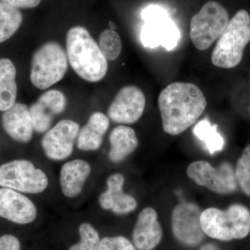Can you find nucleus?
Here are the masks:
<instances>
[{"mask_svg":"<svg viewBox=\"0 0 250 250\" xmlns=\"http://www.w3.org/2000/svg\"><path fill=\"white\" fill-rule=\"evenodd\" d=\"M66 52L72 68L83 80L97 82L106 76L107 60L85 27L76 26L67 31Z\"/></svg>","mask_w":250,"mask_h":250,"instance_id":"nucleus-2","label":"nucleus"},{"mask_svg":"<svg viewBox=\"0 0 250 250\" xmlns=\"http://www.w3.org/2000/svg\"><path fill=\"white\" fill-rule=\"evenodd\" d=\"M80 130L78 123L70 120H62L49 129L41 141L46 157L54 161H62L70 157Z\"/></svg>","mask_w":250,"mask_h":250,"instance_id":"nucleus-11","label":"nucleus"},{"mask_svg":"<svg viewBox=\"0 0 250 250\" xmlns=\"http://www.w3.org/2000/svg\"><path fill=\"white\" fill-rule=\"evenodd\" d=\"M98 45L107 61L116 60L121 55L123 47L121 36L112 29H106L102 32Z\"/></svg>","mask_w":250,"mask_h":250,"instance_id":"nucleus-24","label":"nucleus"},{"mask_svg":"<svg viewBox=\"0 0 250 250\" xmlns=\"http://www.w3.org/2000/svg\"><path fill=\"white\" fill-rule=\"evenodd\" d=\"M163 129L177 136L187 131L202 116L207 102L197 85L174 82L161 90L158 98Z\"/></svg>","mask_w":250,"mask_h":250,"instance_id":"nucleus-1","label":"nucleus"},{"mask_svg":"<svg viewBox=\"0 0 250 250\" xmlns=\"http://www.w3.org/2000/svg\"><path fill=\"white\" fill-rule=\"evenodd\" d=\"M229 22L227 10L216 1L206 3L192 18L190 38L199 50L204 51L218 40Z\"/></svg>","mask_w":250,"mask_h":250,"instance_id":"nucleus-6","label":"nucleus"},{"mask_svg":"<svg viewBox=\"0 0 250 250\" xmlns=\"http://www.w3.org/2000/svg\"><path fill=\"white\" fill-rule=\"evenodd\" d=\"M187 174L199 187L219 195L232 193L238 188L235 170L229 162L215 167L207 161H195L188 166Z\"/></svg>","mask_w":250,"mask_h":250,"instance_id":"nucleus-9","label":"nucleus"},{"mask_svg":"<svg viewBox=\"0 0 250 250\" xmlns=\"http://www.w3.org/2000/svg\"><path fill=\"white\" fill-rule=\"evenodd\" d=\"M200 221L206 236L218 241L242 239L250 232V210L241 204L226 209L208 207L202 210Z\"/></svg>","mask_w":250,"mask_h":250,"instance_id":"nucleus-3","label":"nucleus"},{"mask_svg":"<svg viewBox=\"0 0 250 250\" xmlns=\"http://www.w3.org/2000/svg\"><path fill=\"white\" fill-rule=\"evenodd\" d=\"M202 210L192 202H184L175 206L171 212L172 234L181 244L188 248L200 246L205 238L202 228Z\"/></svg>","mask_w":250,"mask_h":250,"instance_id":"nucleus-10","label":"nucleus"},{"mask_svg":"<svg viewBox=\"0 0 250 250\" xmlns=\"http://www.w3.org/2000/svg\"><path fill=\"white\" fill-rule=\"evenodd\" d=\"M146 99L142 90L126 85L119 90L108 109V117L119 124H134L142 117Z\"/></svg>","mask_w":250,"mask_h":250,"instance_id":"nucleus-12","label":"nucleus"},{"mask_svg":"<svg viewBox=\"0 0 250 250\" xmlns=\"http://www.w3.org/2000/svg\"><path fill=\"white\" fill-rule=\"evenodd\" d=\"M109 118L101 112H95L80 130L77 139L79 149L85 152L98 150L109 127Z\"/></svg>","mask_w":250,"mask_h":250,"instance_id":"nucleus-19","label":"nucleus"},{"mask_svg":"<svg viewBox=\"0 0 250 250\" xmlns=\"http://www.w3.org/2000/svg\"><path fill=\"white\" fill-rule=\"evenodd\" d=\"M109 143L108 157L114 164L123 162L139 146V140L134 130L125 125L116 126L112 130Z\"/></svg>","mask_w":250,"mask_h":250,"instance_id":"nucleus-20","label":"nucleus"},{"mask_svg":"<svg viewBox=\"0 0 250 250\" xmlns=\"http://www.w3.org/2000/svg\"><path fill=\"white\" fill-rule=\"evenodd\" d=\"M49 179L43 170L30 161L18 159L0 166V187L20 192L39 194L45 191Z\"/></svg>","mask_w":250,"mask_h":250,"instance_id":"nucleus-8","label":"nucleus"},{"mask_svg":"<svg viewBox=\"0 0 250 250\" xmlns=\"http://www.w3.org/2000/svg\"><path fill=\"white\" fill-rule=\"evenodd\" d=\"M66 104L65 95L59 90H49L41 95L29 107L34 131L39 134L47 132L54 116L65 111Z\"/></svg>","mask_w":250,"mask_h":250,"instance_id":"nucleus-13","label":"nucleus"},{"mask_svg":"<svg viewBox=\"0 0 250 250\" xmlns=\"http://www.w3.org/2000/svg\"><path fill=\"white\" fill-rule=\"evenodd\" d=\"M67 56L58 42L49 41L34 52L31 61L30 79L36 88L45 90L65 76Z\"/></svg>","mask_w":250,"mask_h":250,"instance_id":"nucleus-5","label":"nucleus"},{"mask_svg":"<svg viewBox=\"0 0 250 250\" xmlns=\"http://www.w3.org/2000/svg\"><path fill=\"white\" fill-rule=\"evenodd\" d=\"M199 250H221L220 248H218V246H215V244H213V243H207V244L205 245L200 248V249Z\"/></svg>","mask_w":250,"mask_h":250,"instance_id":"nucleus-30","label":"nucleus"},{"mask_svg":"<svg viewBox=\"0 0 250 250\" xmlns=\"http://www.w3.org/2000/svg\"><path fill=\"white\" fill-rule=\"evenodd\" d=\"M34 202L20 192L7 188H0V218L18 225L33 223L37 217Z\"/></svg>","mask_w":250,"mask_h":250,"instance_id":"nucleus-14","label":"nucleus"},{"mask_svg":"<svg viewBox=\"0 0 250 250\" xmlns=\"http://www.w3.org/2000/svg\"><path fill=\"white\" fill-rule=\"evenodd\" d=\"M125 176L116 172L111 174L106 179L107 188L100 194L99 205L104 210H111L118 215L129 214L136 209L137 200L132 195L123 190Z\"/></svg>","mask_w":250,"mask_h":250,"instance_id":"nucleus-15","label":"nucleus"},{"mask_svg":"<svg viewBox=\"0 0 250 250\" xmlns=\"http://www.w3.org/2000/svg\"><path fill=\"white\" fill-rule=\"evenodd\" d=\"M42 0H0L4 4L16 9H32L40 4Z\"/></svg>","mask_w":250,"mask_h":250,"instance_id":"nucleus-29","label":"nucleus"},{"mask_svg":"<svg viewBox=\"0 0 250 250\" xmlns=\"http://www.w3.org/2000/svg\"><path fill=\"white\" fill-rule=\"evenodd\" d=\"M22 20V13L19 10L0 1V43L14 35Z\"/></svg>","mask_w":250,"mask_h":250,"instance_id":"nucleus-23","label":"nucleus"},{"mask_svg":"<svg viewBox=\"0 0 250 250\" xmlns=\"http://www.w3.org/2000/svg\"><path fill=\"white\" fill-rule=\"evenodd\" d=\"M162 238L163 229L157 211L152 207H146L138 215L133 229L134 246L139 250H154Z\"/></svg>","mask_w":250,"mask_h":250,"instance_id":"nucleus-16","label":"nucleus"},{"mask_svg":"<svg viewBox=\"0 0 250 250\" xmlns=\"http://www.w3.org/2000/svg\"><path fill=\"white\" fill-rule=\"evenodd\" d=\"M250 42V14L246 10H240L219 37L211 54L212 63L220 68L236 67L241 62L244 49Z\"/></svg>","mask_w":250,"mask_h":250,"instance_id":"nucleus-4","label":"nucleus"},{"mask_svg":"<svg viewBox=\"0 0 250 250\" xmlns=\"http://www.w3.org/2000/svg\"><path fill=\"white\" fill-rule=\"evenodd\" d=\"M90 173L91 166L86 161L74 159L65 163L59 174V184L64 196L74 198L80 195Z\"/></svg>","mask_w":250,"mask_h":250,"instance_id":"nucleus-18","label":"nucleus"},{"mask_svg":"<svg viewBox=\"0 0 250 250\" xmlns=\"http://www.w3.org/2000/svg\"><path fill=\"white\" fill-rule=\"evenodd\" d=\"M16 68L9 59H0V111H5L16 103L18 87Z\"/></svg>","mask_w":250,"mask_h":250,"instance_id":"nucleus-21","label":"nucleus"},{"mask_svg":"<svg viewBox=\"0 0 250 250\" xmlns=\"http://www.w3.org/2000/svg\"><path fill=\"white\" fill-rule=\"evenodd\" d=\"M192 132L205 145V149L211 155L221 152L225 147V139L218 129V125L210 124L208 119L197 123Z\"/></svg>","mask_w":250,"mask_h":250,"instance_id":"nucleus-22","label":"nucleus"},{"mask_svg":"<svg viewBox=\"0 0 250 250\" xmlns=\"http://www.w3.org/2000/svg\"><path fill=\"white\" fill-rule=\"evenodd\" d=\"M141 16L144 24L140 36L144 47L155 48L161 45L168 51L177 47L180 31L165 9L152 5L143 10Z\"/></svg>","mask_w":250,"mask_h":250,"instance_id":"nucleus-7","label":"nucleus"},{"mask_svg":"<svg viewBox=\"0 0 250 250\" xmlns=\"http://www.w3.org/2000/svg\"><path fill=\"white\" fill-rule=\"evenodd\" d=\"M1 125L5 132L17 142L27 143L32 139V120L29 108L24 104L15 103L4 111Z\"/></svg>","mask_w":250,"mask_h":250,"instance_id":"nucleus-17","label":"nucleus"},{"mask_svg":"<svg viewBox=\"0 0 250 250\" xmlns=\"http://www.w3.org/2000/svg\"><path fill=\"white\" fill-rule=\"evenodd\" d=\"M19 240L13 235L6 234L0 236V250H21Z\"/></svg>","mask_w":250,"mask_h":250,"instance_id":"nucleus-28","label":"nucleus"},{"mask_svg":"<svg viewBox=\"0 0 250 250\" xmlns=\"http://www.w3.org/2000/svg\"><path fill=\"white\" fill-rule=\"evenodd\" d=\"M80 241L70 247L69 250H98L100 236L91 224L83 223L79 227Z\"/></svg>","mask_w":250,"mask_h":250,"instance_id":"nucleus-25","label":"nucleus"},{"mask_svg":"<svg viewBox=\"0 0 250 250\" xmlns=\"http://www.w3.org/2000/svg\"><path fill=\"white\" fill-rule=\"evenodd\" d=\"M235 174L242 190L250 197V144L243 149L237 162Z\"/></svg>","mask_w":250,"mask_h":250,"instance_id":"nucleus-26","label":"nucleus"},{"mask_svg":"<svg viewBox=\"0 0 250 250\" xmlns=\"http://www.w3.org/2000/svg\"><path fill=\"white\" fill-rule=\"evenodd\" d=\"M98 250H136L134 243L124 236L104 237L100 241Z\"/></svg>","mask_w":250,"mask_h":250,"instance_id":"nucleus-27","label":"nucleus"}]
</instances>
